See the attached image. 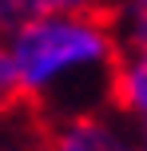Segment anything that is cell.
Segmentation results:
<instances>
[{
    "instance_id": "6",
    "label": "cell",
    "mask_w": 147,
    "mask_h": 151,
    "mask_svg": "<svg viewBox=\"0 0 147 151\" xmlns=\"http://www.w3.org/2000/svg\"><path fill=\"white\" fill-rule=\"evenodd\" d=\"M115 32H119V48L147 52V12L143 16H127V20H115Z\"/></svg>"
},
{
    "instance_id": "1",
    "label": "cell",
    "mask_w": 147,
    "mask_h": 151,
    "mask_svg": "<svg viewBox=\"0 0 147 151\" xmlns=\"http://www.w3.org/2000/svg\"><path fill=\"white\" fill-rule=\"evenodd\" d=\"M16 80V104L40 119L108 107L119 32L108 12L40 16L0 36Z\"/></svg>"
},
{
    "instance_id": "3",
    "label": "cell",
    "mask_w": 147,
    "mask_h": 151,
    "mask_svg": "<svg viewBox=\"0 0 147 151\" xmlns=\"http://www.w3.org/2000/svg\"><path fill=\"white\" fill-rule=\"evenodd\" d=\"M108 107L115 115H123L131 127L147 131V52L119 48V60L111 68Z\"/></svg>"
},
{
    "instance_id": "5",
    "label": "cell",
    "mask_w": 147,
    "mask_h": 151,
    "mask_svg": "<svg viewBox=\"0 0 147 151\" xmlns=\"http://www.w3.org/2000/svg\"><path fill=\"white\" fill-rule=\"evenodd\" d=\"M40 119L24 104H0V151H40V143H24V123Z\"/></svg>"
},
{
    "instance_id": "2",
    "label": "cell",
    "mask_w": 147,
    "mask_h": 151,
    "mask_svg": "<svg viewBox=\"0 0 147 151\" xmlns=\"http://www.w3.org/2000/svg\"><path fill=\"white\" fill-rule=\"evenodd\" d=\"M40 151H147V147L139 127H131L111 107H95V111L44 119Z\"/></svg>"
},
{
    "instance_id": "7",
    "label": "cell",
    "mask_w": 147,
    "mask_h": 151,
    "mask_svg": "<svg viewBox=\"0 0 147 151\" xmlns=\"http://www.w3.org/2000/svg\"><path fill=\"white\" fill-rule=\"evenodd\" d=\"M103 12L111 20H127V16H143L147 12V0H103Z\"/></svg>"
},
{
    "instance_id": "4",
    "label": "cell",
    "mask_w": 147,
    "mask_h": 151,
    "mask_svg": "<svg viewBox=\"0 0 147 151\" xmlns=\"http://www.w3.org/2000/svg\"><path fill=\"white\" fill-rule=\"evenodd\" d=\"M64 12H103V0H0V36H8L28 20Z\"/></svg>"
}]
</instances>
